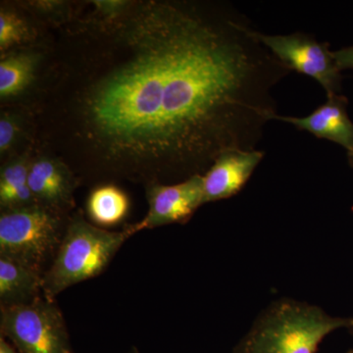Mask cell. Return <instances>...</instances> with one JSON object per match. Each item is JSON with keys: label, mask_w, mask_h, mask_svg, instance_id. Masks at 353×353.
<instances>
[{"label": "cell", "mask_w": 353, "mask_h": 353, "mask_svg": "<svg viewBox=\"0 0 353 353\" xmlns=\"http://www.w3.org/2000/svg\"><path fill=\"white\" fill-rule=\"evenodd\" d=\"M256 32L229 4L179 0L70 25L75 87L60 114L88 170L168 185L203 176L224 152L257 150L292 71Z\"/></svg>", "instance_id": "obj_1"}, {"label": "cell", "mask_w": 353, "mask_h": 353, "mask_svg": "<svg viewBox=\"0 0 353 353\" xmlns=\"http://www.w3.org/2000/svg\"><path fill=\"white\" fill-rule=\"evenodd\" d=\"M352 323V318L334 317L314 304L285 297L257 316L232 353H316L330 334Z\"/></svg>", "instance_id": "obj_2"}, {"label": "cell", "mask_w": 353, "mask_h": 353, "mask_svg": "<svg viewBox=\"0 0 353 353\" xmlns=\"http://www.w3.org/2000/svg\"><path fill=\"white\" fill-rule=\"evenodd\" d=\"M131 236L126 229L112 232L95 226L77 211L70 216L61 245L44 273L43 296L55 299L72 285L101 275Z\"/></svg>", "instance_id": "obj_3"}, {"label": "cell", "mask_w": 353, "mask_h": 353, "mask_svg": "<svg viewBox=\"0 0 353 353\" xmlns=\"http://www.w3.org/2000/svg\"><path fill=\"white\" fill-rule=\"evenodd\" d=\"M70 216L39 203L1 210L0 255L43 276L61 245Z\"/></svg>", "instance_id": "obj_4"}, {"label": "cell", "mask_w": 353, "mask_h": 353, "mask_svg": "<svg viewBox=\"0 0 353 353\" xmlns=\"http://www.w3.org/2000/svg\"><path fill=\"white\" fill-rule=\"evenodd\" d=\"M0 336L20 353H75L59 306L43 296L23 305L1 306Z\"/></svg>", "instance_id": "obj_5"}, {"label": "cell", "mask_w": 353, "mask_h": 353, "mask_svg": "<svg viewBox=\"0 0 353 353\" xmlns=\"http://www.w3.org/2000/svg\"><path fill=\"white\" fill-rule=\"evenodd\" d=\"M256 36L288 68L317 81L327 97L339 94L341 71L336 67L328 43H320L314 37L303 32L267 34L257 31Z\"/></svg>", "instance_id": "obj_6"}, {"label": "cell", "mask_w": 353, "mask_h": 353, "mask_svg": "<svg viewBox=\"0 0 353 353\" xmlns=\"http://www.w3.org/2000/svg\"><path fill=\"white\" fill-rule=\"evenodd\" d=\"M148 210L139 222L125 228L134 234L173 224H185L203 205L202 176L196 175L176 183L145 185Z\"/></svg>", "instance_id": "obj_7"}, {"label": "cell", "mask_w": 353, "mask_h": 353, "mask_svg": "<svg viewBox=\"0 0 353 353\" xmlns=\"http://www.w3.org/2000/svg\"><path fill=\"white\" fill-rule=\"evenodd\" d=\"M28 185L36 203L69 214L75 206L74 192L79 185L75 172L57 158H32Z\"/></svg>", "instance_id": "obj_8"}, {"label": "cell", "mask_w": 353, "mask_h": 353, "mask_svg": "<svg viewBox=\"0 0 353 353\" xmlns=\"http://www.w3.org/2000/svg\"><path fill=\"white\" fill-rule=\"evenodd\" d=\"M263 150H231L221 154L202 176L203 203L238 194L262 161Z\"/></svg>", "instance_id": "obj_9"}, {"label": "cell", "mask_w": 353, "mask_h": 353, "mask_svg": "<svg viewBox=\"0 0 353 353\" xmlns=\"http://www.w3.org/2000/svg\"><path fill=\"white\" fill-rule=\"evenodd\" d=\"M275 120L289 123L314 134L318 139L338 143L350 153L353 150V123L348 117L347 99L340 94L328 97L326 103L319 106L305 117L276 116Z\"/></svg>", "instance_id": "obj_10"}, {"label": "cell", "mask_w": 353, "mask_h": 353, "mask_svg": "<svg viewBox=\"0 0 353 353\" xmlns=\"http://www.w3.org/2000/svg\"><path fill=\"white\" fill-rule=\"evenodd\" d=\"M43 276L0 255V307L31 303L43 294Z\"/></svg>", "instance_id": "obj_11"}, {"label": "cell", "mask_w": 353, "mask_h": 353, "mask_svg": "<svg viewBox=\"0 0 353 353\" xmlns=\"http://www.w3.org/2000/svg\"><path fill=\"white\" fill-rule=\"evenodd\" d=\"M130 208L131 201L126 192L113 183L97 185L85 202L88 221L102 229L122 223Z\"/></svg>", "instance_id": "obj_12"}, {"label": "cell", "mask_w": 353, "mask_h": 353, "mask_svg": "<svg viewBox=\"0 0 353 353\" xmlns=\"http://www.w3.org/2000/svg\"><path fill=\"white\" fill-rule=\"evenodd\" d=\"M39 53L15 51L1 54L0 61V97L1 101L15 99L29 90L36 80Z\"/></svg>", "instance_id": "obj_13"}, {"label": "cell", "mask_w": 353, "mask_h": 353, "mask_svg": "<svg viewBox=\"0 0 353 353\" xmlns=\"http://www.w3.org/2000/svg\"><path fill=\"white\" fill-rule=\"evenodd\" d=\"M29 155L14 157L6 162L0 171V208L9 210L36 203L28 185Z\"/></svg>", "instance_id": "obj_14"}, {"label": "cell", "mask_w": 353, "mask_h": 353, "mask_svg": "<svg viewBox=\"0 0 353 353\" xmlns=\"http://www.w3.org/2000/svg\"><path fill=\"white\" fill-rule=\"evenodd\" d=\"M28 21L20 13L12 9L3 8L0 10V51L1 54L7 50L28 43L34 34Z\"/></svg>", "instance_id": "obj_15"}, {"label": "cell", "mask_w": 353, "mask_h": 353, "mask_svg": "<svg viewBox=\"0 0 353 353\" xmlns=\"http://www.w3.org/2000/svg\"><path fill=\"white\" fill-rule=\"evenodd\" d=\"M20 120L13 114H2L0 119V153L11 152L20 138Z\"/></svg>", "instance_id": "obj_16"}, {"label": "cell", "mask_w": 353, "mask_h": 353, "mask_svg": "<svg viewBox=\"0 0 353 353\" xmlns=\"http://www.w3.org/2000/svg\"><path fill=\"white\" fill-rule=\"evenodd\" d=\"M333 57L340 71L353 69V46L333 51Z\"/></svg>", "instance_id": "obj_17"}, {"label": "cell", "mask_w": 353, "mask_h": 353, "mask_svg": "<svg viewBox=\"0 0 353 353\" xmlns=\"http://www.w3.org/2000/svg\"><path fill=\"white\" fill-rule=\"evenodd\" d=\"M0 353H20L12 343L6 340L4 336H0Z\"/></svg>", "instance_id": "obj_18"}, {"label": "cell", "mask_w": 353, "mask_h": 353, "mask_svg": "<svg viewBox=\"0 0 353 353\" xmlns=\"http://www.w3.org/2000/svg\"><path fill=\"white\" fill-rule=\"evenodd\" d=\"M348 158H350V163L353 166V150L352 152L348 153Z\"/></svg>", "instance_id": "obj_19"}, {"label": "cell", "mask_w": 353, "mask_h": 353, "mask_svg": "<svg viewBox=\"0 0 353 353\" xmlns=\"http://www.w3.org/2000/svg\"><path fill=\"white\" fill-rule=\"evenodd\" d=\"M127 353H139V350L136 347H132L131 350H129Z\"/></svg>", "instance_id": "obj_20"}, {"label": "cell", "mask_w": 353, "mask_h": 353, "mask_svg": "<svg viewBox=\"0 0 353 353\" xmlns=\"http://www.w3.org/2000/svg\"><path fill=\"white\" fill-rule=\"evenodd\" d=\"M348 331L353 334V318L352 325H350V328H348Z\"/></svg>", "instance_id": "obj_21"}, {"label": "cell", "mask_w": 353, "mask_h": 353, "mask_svg": "<svg viewBox=\"0 0 353 353\" xmlns=\"http://www.w3.org/2000/svg\"><path fill=\"white\" fill-rule=\"evenodd\" d=\"M347 353H353V350H350Z\"/></svg>", "instance_id": "obj_22"}]
</instances>
